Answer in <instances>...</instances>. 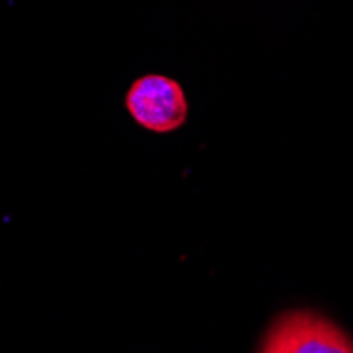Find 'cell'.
Returning a JSON list of instances; mask_svg holds the SVG:
<instances>
[{"label":"cell","mask_w":353,"mask_h":353,"mask_svg":"<svg viewBox=\"0 0 353 353\" xmlns=\"http://www.w3.org/2000/svg\"><path fill=\"white\" fill-rule=\"evenodd\" d=\"M263 353H353V339L332 319L309 309L273 319L259 343Z\"/></svg>","instance_id":"cell-1"},{"label":"cell","mask_w":353,"mask_h":353,"mask_svg":"<svg viewBox=\"0 0 353 353\" xmlns=\"http://www.w3.org/2000/svg\"><path fill=\"white\" fill-rule=\"evenodd\" d=\"M132 119L154 134H172L188 119V100L178 81L163 74L140 77L125 95Z\"/></svg>","instance_id":"cell-2"}]
</instances>
